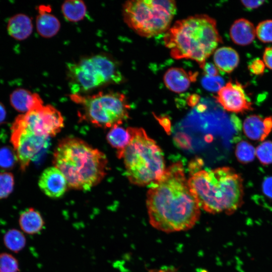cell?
Here are the masks:
<instances>
[{
    "label": "cell",
    "mask_w": 272,
    "mask_h": 272,
    "mask_svg": "<svg viewBox=\"0 0 272 272\" xmlns=\"http://www.w3.org/2000/svg\"><path fill=\"white\" fill-rule=\"evenodd\" d=\"M146 203L150 223L164 232L189 230L200 217V208L180 162L166 168L162 177L152 184Z\"/></svg>",
    "instance_id": "cell-1"
},
{
    "label": "cell",
    "mask_w": 272,
    "mask_h": 272,
    "mask_svg": "<svg viewBox=\"0 0 272 272\" xmlns=\"http://www.w3.org/2000/svg\"><path fill=\"white\" fill-rule=\"evenodd\" d=\"M53 163L64 176L69 188L86 191L103 180L108 161L103 152L83 140L66 137L55 148Z\"/></svg>",
    "instance_id": "cell-2"
},
{
    "label": "cell",
    "mask_w": 272,
    "mask_h": 272,
    "mask_svg": "<svg viewBox=\"0 0 272 272\" xmlns=\"http://www.w3.org/2000/svg\"><path fill=\"white\" fill-rule=\"evenodd\" d=\"M188 183L200 208L209 213L231 215L243 203V180L232 167L199 170Z\"/></svg>",
    "instance_id": "cell-3"
},
{
    "label": "cell",
    "mask_w": 272,
    "mask_h": 272,
    "mask_svg": "<svg viewBox=\"0 0 272 272\" xmlns=\"http://www.w3.org/2000/svg\"><path fill=\"white\" fill-rule=\"evenodd\" d=\"M164 41L173 58L195 60L202 69L222 40L215 20L200 14L176 21L166 32Z\"/></svg>",
    "instance_id": "cell-4"
},
{
    "label": "cell",
    "mask_w": 272,
    "mask_h": 272,
    "mask_svg": "<svg viewBox=\"0 0 272 272\" xmlns=\"http://www.w3.org/2000/svg\"><path fill=\"white\" fill-rule=\"evenodd\" d=\"M131 140L121 154L128 180L139 186L153 184L166 168L162 151L156 142L142 128L129 127Z\"/></svg>",
    "instance_id": "cell-5"
},
{
    "label": "cell",
    "mask_w": 272,
    "mask_h": 272,
    "mask_svg": "<svg viewBox=\"0 0 272 272\" xmlns=\"http://www.w3.org/2000/svg\"><path fill=\"white\" fill-rule=\"evenodd\" d=\"M66 68L71 94H86L101 87L119 84L124 80L118 62L105 53L82 57L68 63Z\"/></svg>",
    "instance_id": "cell-6"
},
{
    "label": "cell",
    "mask_w": 272,
    "mask_h": 272,
    "mask_svg": "<svg viewBox=\"0 0 272 272\" xmlns=\"http://www.w3.org/2000/svg\"><path fill=\"white\" fill-rule=\"evenodd\" d=\"M79 106V117L95 126L112 128L129 117L130 106L126 96L118 92L100 91L93 94H71Z\"/></svg>",
    "instance_id": "cell-7"
},
{
    "label": "cell",
    "mask_w": 272,
    "mask_h": 272,
    "mask_svg": "<svg viewBox=\"0 0 272 272\" xmlns=\"http://www.w3.org/2000/svg\"><path fill=\"white\" fill-rule=\"evenodd\" d=\"M176 11L174 1H128L122 7L123 18L127 25L146 37L166 32Z\"/></svg>",
    "instance_id": "cell-8"
},
{
    "label": "cell",
    "mask_w": 272,
    "mask_h": 272,
    "mask_svg": "<svg viewBox=\"0 0 272 272\" xmlns=\"http://www.w3.org/2000/svg\"><path fill=\"white\" fill-rule=\"evenodd\" d=\"M11 142L21 170L23 171L30 162L49 145L50 138L36 134L24 122L19 115L11 126Z\"/></svg>",
    "instance_id": "cell-9"
},
{
    "label": "cell",
    "mask_w": 272,
    "mask_h": 272,
    "mask_svg": "<svg viewBox=\"0 0 272 272\" xmlns=\"http://www.w3.org/2000/svg\"><path fill=\"white\" fill-rule=\"evenodd\" d=\"M26 125L36 134L48 138L56 135L64 126L61 113L51 105L19 114Z\"/></svg>",
    "instance_id": "cell-10"
},
{
    "label": "cell",
    "mask_w": 272,
    "mask_h": 272,
    "mask_svg": "<svg viewBox=\"0 0 272 272\" xmlns=\"http://www.w3.org/2000/svg\"><path fill=\"white\" fill-rule=\"evenodd\" d=\"M216 100L226 111L243 113L253 110L252 103L246 97L243 87L238 82H229L217 93Z\"/></svg>",
    "instance_id": "cell-11"
},
{
    "label": "cell",
    "mask_w": 272,
    "mask_h": 272,
    "mask_svg": "<svg viewBox=\"0 0 272 272\" xmlns=\"http://www.w3.org/2000/svg\"><path fill=\"white\" fill-rule=\"evenodd\" d=\"M38 186L46 195L53 198L62 197L69 187L63 174L54 166L47 168L42 172Z\"/></svg>",
    "instance_id": "cell-12"
},
{
    "label": "cell",
    "mask_w": 272,
    "mask_h": 272,
    "mask_svg": "<svg viewBox=\"0 0 272 272\" xmlns=\"http://www.w3.org/2000/svg\"><path fill=\"white\" fill-rule=\"evenodd\" d=\"M11 106L18 112L24 114L42 107L43 102L36 93L24 88H17L10 95Z\"/></svg>",
    "instance_id": "cell-13"
},
{
    "label": "cell",
    "mask_w": 272,
    "mask_h": 272,
    "mask_svg": "<svg viewBox=\"0 0 272 272\" xmlns=\"http://www.w3.org/2000/svg\"><path fill=\"white\" fill-rule=\"evenodd\" d=\"M272 130V116L263 119L257 115H250L243 123L245 135L253 141H264Z\"/></svg>",
    "instance_id": "cell-14"
},
{
    "label": "cell",
    "mask_w": 272,
    "mask_h": 272,
    "mask_svg": "<svg viewBox=\"0 0 272 272\" xmlns=\"http://www.w3.org/2000/svg\"><path fill=\"white\" fill-rule=\"evenodd\" d=\"M197 77L196 73H188L179 67L168 69L164 75V82L169 90L175 93L186 91Z\"/></svg>",
    "instance_id": "cell-15"
},
{
    "label": "cell",
    "mask_w": 272,
    "mask_h": 272,
    "mask_svg": "<svg viewBox=\"0 0 272 272\" xmlns=\"http://www.w3.org/2000/svg\"><path fill=\"white\" fill-rule=\"evenodd\" d=\"M49 6L40 5L36 19V27L38 33L44 38H51L59 31L60 23L58 19L51 14Z\"/></svg>",
    "instance_id": "cell-16"
},
{
    "label": "cell",
    "mask_w": 272,
    "mask_h": 272,
    "mask_svg": "<svg viewBox=\"0 0 272 272\" xmlns=\"http://www.w3.org/2000/svg\"><path fill=\"white\" fill-rule=\"evenodd\" d=\"M33 23L31 19L24 14H17L8 21L7 29L9 35L15 40L26 39L32 34Z\"/></svg>",
    "instance_id": "cell-17"
},
{
    "label": "cell",
    "mask_w": 272,
    "mask_h": 272,
    "mask_svg": "<svg viewBox=\"0 0 272 272\" xmlns=\"http://www.w3.org/2000/svg\"><path fill=\"white\" fill-rule=\"evenodd\" d=\"M256 30L249 20L241 18L236 20L232 25L230 35L232 40L240 45L250 44L254 39Z\"/></svg>",
    "instance_id": "cell-18"
},
{
    "label": "cell",
    "mask_w": 272,
    "mask_h": 272,
    "mask_svg": "<svg viewBox=\"0 0 272 272\" xmlns=\"http://www.w3.org/2000/svg\"><path fill=\"white\" fill-rule=\"evenodd\" d=\"M18 222L22 231L31 235L39 233L45 226L42 215L33 208L23 211L20 215Z\"/></svg>",
    "instance_id": "cell-19"
},
{
    "label": "cell",
    "mask_w": 272,
    "mask_h": 272,
    "mask_svg": "<svg viewBox=\"0 0 272 272\" xmlns=\"http://www.w3.org/2000/svg\"><path fill=\"white\" fill-rule=\"evenodd\" d=\"M214 61L217 68L224 72L230 73L238 66L239 56L233 48L222 47L215 51Z\"/></svg>",
    "instance_id": "cell-20"
},
{
    "label": "cell",
    "mask_w": 272,
    "mask_h": 272,
    "mask_svg": "<svg viewBox=\"0 0 272 272\" xmlns=\"http://www.w3.org/2000/svg\"><path fill=\"white\" fill-rule=\"evenodd\" d=\"M131 138L129 127L125 128L120 126L111 128L106 135L108 143L116 150L118 158L130 143Z\"/></svg>",
    "instance_id": "cell-21"
},
{
    "label": "cell",
    "mask_w": 272,
    "mask_h": 272,
    "mask_svg": "<svg viewBox=\"0 0 272 272\" xmlns=\"http://www.w3.org/2000/svg\"><path fill=\"white\" fill-rule=\"evenodd\" d=\"M61 11L66 20L77 22L83 20L86 16L87 7L82 1L69 0L62 4Z\"/></svg>",
    "instance_id": "cell-22"
},
{
    "label": "cell",
    "mask_w": 272,
    "mask_h": 272,
    "mask_svg": "<svg viewBox=\"0 0 272 272\" xmlns=\"http://www.w3.org/2000/svg\"><path fill=\"white\" fill-rule=\"evenodd\" d=\"M3 242L7 249L13 252L18 253L25 247L26 239L21 231L11 229L4 235Z\"/></svg>",
    "instance_id": "cell-23"
},
{
    "label": "cell",
    "mask_w": 272,
    "mask_h": 272,
    "mask_svg": "<svg viewBox=\"0 0 272 272\" xmlns=\"http://www.w3.org/2000/svg\"><path fill=\"white\" fill-rule=\"evenodd\" d=\"M235 155L239 162L247 164L254 159L255 149L249 142L241 141L236 146Z\"/></svg>",
    "instance_id": "cell-24"
},
{
    "label": "cell",
    "mask_w": 272,
    "mask_h": 272,
    "mask_svg": "<svg viewBox=\"0 0 272 272\" xmlns=\"http://www.w3.org/2000/svg\"><path fill=\"white\" fill-rule=\"evenodd\" d=\"M17 157L13 148L3 146L0 148V169L7 171L12 169L16 163Z\"/></svg>",
    "instance_id": "cell-25"
},
{
    "label": "cell",
    "mask_w": 272,
    "mask_h": 272,
    "mask_svg": "<svg viewBox=\"0 0 272 272\" xmlns=\"http://www.w3.org/2000/svg\"><path fill=\"white\" fill-rule=\"evenodd\" d=\"M14 176L11 172H0V200L9 197L14 190Z\"/></svg>",
    "instance_id": "cell-26"
},
{
    "label": "cell",
    "mask_w": 272,
    "mask_h": 272,
    "mask_svg": "<svg viewBox=\"0 0 272 272\" xmlns=\"http://www.w3.org/2000/svg\"><path fill=\"white\" fill-rule=\"evenodd\" d=\"M255 155L263 165L272 163V141L263 142L255 149Z\"/></svg>",
    "instance_id": "cell-27"
},
{
    "label": "cell",
    "mask_w": 272,
    "mask_h": 272,
    "mask_svg": "<svg viewBox=\"0 0 272 272\" xmlns=\"http://www.w3.org/2000/svg\"><path fill=\"white\" fill-rule=\"evenodd\" d=\"M19 263L17 258L7 252L0 253V272H19Z\"/></svg>",
    "instance_id": "cell-28"
},
{
    "label": "cell",
    "mask_w": 272,
    "mask_h": 272,
    "mask_svg": "<svg viewBox=\"0 0 272 272\" xmlns=\"http://www.w3.org/2000/svg\"><path fill=\"white\" fill-rule=\"evenodd\" d=\"M256 34L261 41L272 42V20H266L260 22L256 27Z\"/></svg>",
    "instance_id": "cell-29"
},
{
    "label": "cell",
    "mask_w": 272,
    "mask_h": 272,
    "mask_svg": "<svg viewBox=\"0 0 272 272\" xmlns=\"http://www.w3.org/2000/svg\"><path fill=\"white\" fill-rule=\"evenodd\" d=\"M201 83L205 89L211 92H218L225 85L224 79L218 76H205Z\"/></svg>",
    "instance_id": "cell-30"
},
{
    "label": "cell",
    "mask_w": 272,
    "mask_h": 272,
    "mask_svg": "<svg viewBox=\"0 0 272 272\" xmlns=\"http://www.w3.org/2000/svg\"><path fill=\"white\" fill-rule=\"evenodd\" d=\"M265 65L263 61L259 59H256L251 62L248 67L252 74L260 75L264 73Z\"/></svg>",
    "instance_id": "cell-31"
},
{
    "label": "cell",
    "mask_w": 272,
    "mask_h": 272,
    "mask_svg": "<svg viewBox=\"0 0 272 272\" xmlns=\"http://www.w3.org/2000/svg\"><path fill=\"white\" fill-rule=\"evenodd\" d=\"M263 193L268 197L272 198V177L266 178L262 184Z\"/></svg>",
    "instance_id": "cell-32"
},
{
    "label": "cell",
    "mask_w": 272,
    "mask_h": 272,
    "mask_svg": "<svg viewBox=\"0 0 272 272\" xmlns=\"http://www.w3.org/2000/svg\"><path fill=\"white\" fill-rule=\"evenodd\" d=\"M205 76H216L218 75V71L217 66L212 63L206 62L202 68Z\"/></svg>",
    "instance_id": "cell-33"
},
{
    "label": "cell",
    "mask_w": 272,
    "mask_h": 272,
    "mask_svg": "<svg viewBox=\"0 0 272 272\" xmlns=\"http://www.w3.org/2000/svg\"><path fill=\"white\" fill-rule=\"evenodd\" d=\"M263 59L265 65L272 70V46L266 47L264 49Z\"/></svg>",
    "instance_id": "cell-34"
},
{
    "label": "cell",
    "mask_w": 272,
    "mask_h": 272,
    "mask_svg": "<svg viewBox=\"0 0 272 272\" xmlns=\"http://www.w3.org/2000/svg\"><path fill=\"white\" fill-rule=\"evenodd\" d=\"M242 4L248 9H256L262 5L264 1H242Z\"/></svg>",
    "instance_id": "cell-35"
},
{
    "label": "cell",
    "mask_w": 272,
    "mask_h": 272,
    "mask_svg": "<svg viewBox=\"0 0 272 272\" xmlns=\"http://www.w3.org/2000/svg\"><path fill=\"white\" fill-rule=\"evenodd\" d=\"M7 117V111L4 105L0 102V123L4 121Z\"/></svg>",
    "instance_id": "cell-36"
}]
</instances>
